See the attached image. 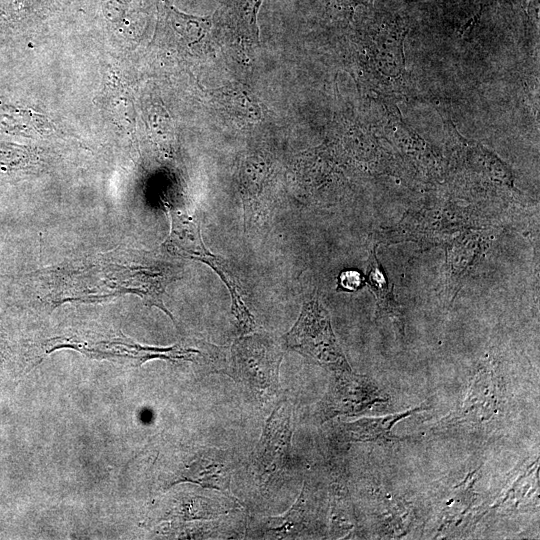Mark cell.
<instances>
[{
  "label": "cell",
  "mask_w": 540,
  "mask_h": 540,
  "mask_svg": "<svg viewBox=\"0 0 540 540\" xmlns=\"http://www.w3.org/2000/svg\"><path fill=\"white\" fill-rule=\"evenodd\" d=\"M174 278L173 270L165 266L124 267L107 264L102 268L98 264L91 268L71 272L68 278L64 279L63 288L68 294L62 302L90 301L118 293H133L139 295L147 306L158 307L174 320L163 302L166 286Z\"/></svg>",
  "instance_id": "1"
},
{
  "label": "cell",
  "mask_w": 540,
  "mask_h": 540,
  "mask_svg": "<svg viewBox=\"0 0 540 540\" xmlns=\"http://www.w3.org/2000/svg\"><path fill=\"white\" fill-rule=\"evenodd\" d=\"M283 348L274 338L242 335L228 350L219 349L216 370L223 372L257 397H271L279 388V367Z\"/></svg>",
  "instance_id": "2"
},
{
  "label": "cell",
  "mask_w": 540,
  "mask_h": 540,
  "mask_svg": "<svg viewBox=\"0 0 540 540\" xmlns=\"http://www.w3.org/2000/svg\"><path fill=\"white\" fill-rule=\"evenodd\" d=\"M284 339L287 348L332 372L351 370L334 335L329 314L316 297L303 304L297 321Z\"/></svg>",
  "instance_id": "3"
},
{
  "label": "cell",
  "mask_w": 540,
  "mask_h": 540,
  "mask_svg": "<svg viewBox=\"0 0 540 540\" xmlns=\"http://www.w3.org/2000/svg\"><path fill=\"white\" fill-rule=\"evenodd\" d=\"M408 27L399 19H383L370 36L368 66L376 92L384 101L406 91L403 41Z\"/></svg>",
  "instance_id": "4"
},
{
  "label": "cell",
  "mask_w": 540,
  "mask_h": 540,
  "mask_svg": "<svg viewBox=\"0 0 540 540\" xmlns=\"http://www.w3.org/2000/svg\"><path fill=\"white\" fill-rule=\"evenodd\" d=\"M388 396L368 376L350 371L334 372L319 404V417L327 421L339 415H358L388 402Z\"/></svg>",
  "instance_id": "5"
},
{
  "label": "cell",
  "mask_w": 540,
  "mask_h": 540,
  "mask_svg": "<svg viewBox=\"0 0 540 540\" xmlns=\"http://www.w3.org/2000/svg\"><path fill=\"white\" fill-rule=\"evenodd\" d=\"M292 409L282 401L266 421L253 455V466L260 478H270L285 467L291 452Z\"/></svg>",
  "instance_id": "6"
},
{
  "label": "cell",
  "mask_w": 540,
  "mask_h": 540,
  "mask_svg": "<svg viewBox=\"0 0 540 540\" xmlns=\"http://www.w3.org/2000/svg\"><path fill=\"white\" fill-rule=\"evenodd\" d=\"M233 468V460L227 450L201 448L185 461L183 467L177 472L175 482H194L230 496Z\"/></svg>",
  "instance_id": "7"
},
{
  "label": "cell",
  "mask_w": 540,
  "mask_h": 540,
  "mask_svg": "<svg viewBox=\"0 0 540 540\" xmlns=\"http://www.w3.org/2000/svg\"><path fill=\"white\" fill-rule=\"evenodd\" d=\"M311 505L308 488L304 485L295 504L284 515L259 520L256 530L261 538L286 539L303 534L310 523Z\"/></svg>",
  "instance_id": "8"
},
{
  "label": "cell",
  "mask_w": 540,
  "mask_h": 540,
  "mask_svg": "<svg viewBox=\"0 0 540 540\" xmlns=\"http://www.w3.org/2000/svg\"><path fill=\"white\" fill-rule=\"evenodd\" d=\"M427 409L425 405L414 407L404 412H398L382 417H365L342 423L340 432L342 438L352 442H392L402 438L392 433V427L402 419Z\"/></svg>",
  "instance_id": "9"
},
{
  "label": "cell",
  "mask_w": 540,
  "mask_h": 540,
  "mask_svg": "<svg viewBox=\"0 0 540 540\" xmlns=\"http://www.w3.org/2000/svg\"><path fill=\"white\" fill-rule=\"evenodd\" d=\"M171 229L163 248L171 255L203 262L211 252L203 243L199 224L179 212H171Z\"/></svg>",
  "instance_id": "10"
},
{
  "label": "cell",
  "mask_w": 540,
  "mask_h": 540,
  "mask_svg": "<svg viewBox=\"0 0 540 540\" xmlns=\"http://www.w3.org/2000/svg\"><path fill=\"white\" fill-rule=\"evenodd\" d=\"M496 410V386L493 375L481 370L473 379L465 401L459 411L461 421H486Z\"/></svg>",
  "instance_id": "11"
},
{
  "label": "cell",
  "mask_w": 540,
  "mask_h": 540,
  "mask_svg": "<svg viewBox=\"0 0 540 540\" xmlns=\"http://www.w3.org/2000/svg\"><path fill=\"white\" fill-rule=\"evenodd\" d=\"M366 281L375 295L378 317H389L393 321L398 332L403 335L404 319L400 306L394 298L393 287L391 286L385 271L382 269L374 250L369 258Z\"/></svg>",
  "instance_id": "12"
},
{
  "label": "cell",
  "mask_w": 540,
  "mask_h": 540,
  "mask_svg": "<svg viewBox=\"0 0 540 540\" xmlns=\"http://www.w3.org/2000/svg\"><path fill=\"white\" fill-rule=\"evenodd\" d=\"M212 98L238 119L254 122L261 118V105L247 87L235 85L214 89Z\"/></svg>",
  "instance_id": "13"
},
{
  "label": "cell",
  "mask_w": 540,
  "mask_h": 540,
  "mask_svg": "<svg viewBox=\"0 0 540 540\" xmlns=\"http://www.w3.org/2000/svg\"><path fill=\"white\" fill-rule=\"evenodd\" d=\"M167 20L187 42L196 43L206 36L211 28L210 16L198 17L178 11L169 0H162Z\"/></svg>",
  "instance_id": "14"
},
{
  "label": "cell",
  "mask_w": 540,
  "mask_h": 540,
  "mask_svg": "<svg viewBox=\"0 0 540 540\" xmlns=\"http://www.w3.org/2000/svg\"><path fill=\"white\" fill-rule=\"evenodd\" d=\"M262 2L263 0H241L240 2L241 17L246 21L247 26L255 36H258L256 16Z\"/></svg>",
  "instance_id": "15"
},
{
  "label": "cell",
  "mask_w": 540,
  "mask_h": 540,
  "mask_svg": "<svg viewBox=\"0 0 540 540\" xmlns=\"http://www.w3.org/2000/svg\"><path fill=\"white\" fill-rule=\"evenodd\" d=\"M363 284V277L356 270H344L338 277V290L353 292Z\"/></svg>",
  "instance_id": "16"
},
{
  "label": "cell",
  "mask_w": 540,
  "mask_h": 540,
  "mask_svg": "<svg viewBox=\"0 0 540 540\" xmlns=\"http://www.w3.org/2000/svg\"><path fill=\"white\" fill-rule=\"evenodd\" d=\"M350 2V5L352 7L356 6V5H359V4H364V5H371L373 0H348Z\"/></svg>",
  "instance_id": "17"
},
{
  "label": "cell",
  "mask_w": 540,
  "mask_h": 540,
  "mask_svg": "<svg viewBox=\"0 0 540 540\" xmlns=\"http://www.w3.org/2000/svg\"><path fill=\"white\" fill-rule=\"evenodd\" d=\"M494 1H495V0H490V1L488 2V4L485 5V7L483 8V10H484L486 7H488L489 5H491Z\"/></svg>",
  "instance_id": "18"
}]
</instances>
